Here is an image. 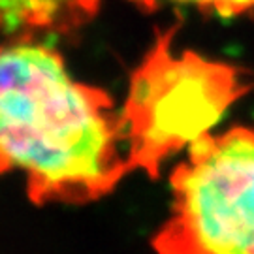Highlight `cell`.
Listing matches in <instances>:
<instances>
[{
	"instance_id": "1",
	"label": "cell",
	"mask_w": 254,
	"mask_h": 254,
	"mask_svg": "<svg viewBox=\"0 0 254 254\" xmlns=\"http://www.w3.org/2000/svg\"><path fill=\"white\" fill-rule=\"evenodd\" d=\"M130 170L106 92L75 79L47 44L28 36L0 46V173L23 177L34 200L83 201Z\"/></svg>"
},
{
	"instance_id": "2",
	"label": "cell",
	"mask_w": 254,
	"mask_h": 254,
	"mask_svg": "<svg viewBox=\"0 0 254 254\" xmlns=\"http://www.w3.org/2000/svg\"><path fill=\"white\" fill-rule=\"evenodd\" d=\"M162 32L132 73L121 111L132 170L156 175L172 154L213 132L228 108L249 92L247 73L194 51H175Z\"/></svg>"
},
{
	"instance_id": "3",
	"label": "cell",
	"mask_w": 254,
	"mask_h": 254,
	"mask_svg": "<svg viewBox=\"0 0 254 254\" xmlns=\"http://www.w3.org/2000/svg\"><path fill=\"white\" fill-rule=\"evenodd\" d=\"M156 254H254V128L196 139L172 172Z\"/></svg>"
},
{
	"instance_id": "4",
	"label": "cell",
	"mask_w": 254,
	"mask_h": 254,
	"mask_svg": "<svg viewBox=\"0 0 254 254\" xmlns=\"http://www.w3.org/2000/svg\"><path fill=\"white\" fill-rule=\"evenodd\" d=\"M100 0H0V28L8 32H64L79 27Z\"/></svg>"
},
{
	"instance_id": "5",
	"label": "cell",
	"mask_w": 254,
	"mask_h": 254,
	"mask_svg": "<svg viewBox=\"0 0 254 254\" xmlns=\"http://www.w3.org/2000/svg\"><path fill=\"white\" fill-rule=\"evenodd\" d=\"M145 9H156L162 6H187L201 11H211L222 17H232L254 9V0H130Z\"/></svg>"
}]
</instances>
